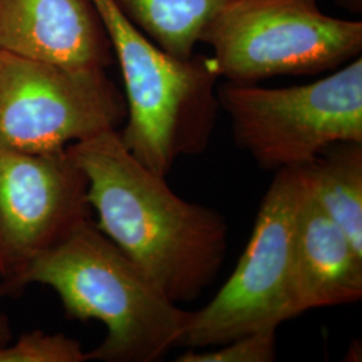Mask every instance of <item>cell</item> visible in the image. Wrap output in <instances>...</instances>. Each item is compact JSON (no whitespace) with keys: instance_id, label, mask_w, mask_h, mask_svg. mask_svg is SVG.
<instances>
[{"instance_id":"cell-1","label":"cell","mask_w":362,"mask_h":362,"mask_svg":"<svg viewBox=\"0 0 362 362\" xmlns=\"http://www.w3.org/2000/svg\"><path fill=\"white\" fill-rule=\"evenodd\" d=\"M83 172L97 227L175 303L191 302L218 276L228 226L218 211L181 199L106 130L67 146Z\"/></svg>"},{"instance_id":"cell-2","label":"cell","mask_w":362,"mask_h":362,"mask_svg":"<svg viewBox=\"0 0 362 362\" xmlns=\"http://www.w3.org/2000/svg\"><path fill=\"white\" fill-rule=\"evenodd\" d=\"M31 285L52 288L67 317L104 325L106 336L88 351L89 361H158L181 345L192 318L91 218L35 258L3 298Z\"/></svg>"},{"instance_id":"cell-3","label":"cell","mask_w":362,"mask_h":362,"mask_svg":"<svg viewBox=\"0 0 362 362\" xmlns=\"http://www.w3.org/2000/svg\"><path fill=\"white\" fill-rule=\"evenodd\" d=\"M125 88L127 118L118 134L146 168L167 177L182 156L207 149L219 101L211 59H179L134 26L113 0H91Z\"/></svg>"},{"instance_id":"cell-4","label":"cell","mask_w":362,"mask_h":362,"mask_svg":"<svg viewBox=\"0 0 362 362\" xmlns=\"http://www.w3.org/2000/svg\"><path fill=\"white\" fill-rule=\"evenodd\" d=\"M200 42L218 77L251 85L276 76L318 74L360 57L362 23L321 11L318 0H231Z\"/></svg>"},{"instance_id":"cell-5","label":"cell","mask_w":362,"mask_h":362,"mask_svg":"<svg viewBox=\"0 0 362 362\" xmlns=\"http://www.w3.org/2000/svg\"><path fill=\"white\" fill-rule=\"evenodd\" d=\"M236 144L264 169L305 167L325 148L362 143V58L329 77L260 88L227 82L216 89Z\"/></svg>"},{"instance_id":"cell-6","label":"cell","mask_w":362,"mask_h":362,"mask_svg":"<svg viewBox=\"0 0 362 362\" xmlns=\"http://www.w3.org/2000/svg\"><path fill=\"white\" fill-rule=\"evenodd\" d=\"M306 191L305 167L276 170L233 275L208 305L192 311L181 345L220 346L238 337L276 330L293 318V251Z\"/></svg>"},{"instance_id":"cell-7","label":"cell","mask_w":362,"mask_h":362,"mask_svg":"<svg viewBox=\"0 0 362 362\" xmlns=\"http://www.w3.org/2000/svg\"><path fill=\"white\" fill-rule=\"evenodd\" d=\"M127 118L125 97L104 69H73L0 50V146L65 151Z\"/></svg>"},{"instance_id":"cell-8","label":"cell","mask_w":362,"mask_h":362,"mask_svg":"<svg viewBox=\"0 0 362 362\" xmlns=\"http://www.w3.org/2000/svg\"><path fill=\"white\" fill-rule=\"evenodd\" d=\"M88 182L69 149L0 146V298L27 267L90 218Z\"/></svg>"},{"instance_id":"cell-9","label":"cell","mask_w":362,"mask_h":362,"mask_svg":"<svg viewBox=\"0 0 362 362\" xmlns=\"http://www.w3.org/2000/svg\"><path fill=\"white\" fill-rule=\"evenodd\" d=\"M0 50L73 69L113 62L91 0H0Z\"/></svg>"},{"instance_id":"cell-10","label":"cell","mask_w":362,"mask_h":362,"mask_svg":"<svg viewBox=\"0 0 362 362\" xmlns=\"http://www.w3.org/2000/svg\"><path fill=\"white\" fill-rule=\"evenodd\" d=\"M361 297L362 254L313 199L308 184L298 212L293 251V317L354 303Z\"/></svg>"},{"instance_id":"cell-11","label":"cell","mask_w":362,"mask_h":362,"mask_svg":"<svg viewBox=\"0 0 362 362\" xmlns=\"http://www.w3.org/2000/svg\"><path fill=\"white\" fill-rule=\"evenodd\" d=\"M305 170L313 199L362 254V143L333 144Z\"/></svg>"},{"instance_id":"cell-12","label":"cell","mask_w":362,"mask_h":362,"mask_svg":"<svg viewBox=\"0 0 362 362\" xmlns=\"http://www.w3.org/2000/svg\"><path fill=\"white\" fill-rule=\"evenodd\" d=\"M113 1L161 50L179 59H189L211 18L231 0Z\"/></svg>"},{"instance_id":"cell-13","label":"cell","mask_w":362,"mask_h":362,"mask_svg":"<svg viewBox=\"0 0 362 362\" xmlns=\"http://www.w3.org/2000/svg\"><path fill=\"white\" fill-rule=\"evenodd\" d=\"M81 342L62 334L31 330L0 346V362H86Z\"/></svg>"},{"instance_id":"cell-14","label":"cell","mask_w":362,"mask_h":362,"mask_svg":"<svg viewBox=\"0 0 362 362\" xmlns=\"http://www.w3.org/2000/svg\"><path fill=\"white\" fill-rule=\"evenodd\" d=\"M276 330H262L220 345L216 350H188L176 362H272L276 358Z\"/></svg>"},{"instance_id":"cell-15","label":"cell","mask_w":362,"mask_h":362,"mask_svg":"<svg viewBox=\"0 0 362 362\" xmlns=\"http://www.w3.org/2000/svg\"><path fill=\"white\" fill-rule=\"evenodd\" d=\"M13 338V325L10 322V318L0 311V346L7 345Z\"/></svg>"}]
</instances>
